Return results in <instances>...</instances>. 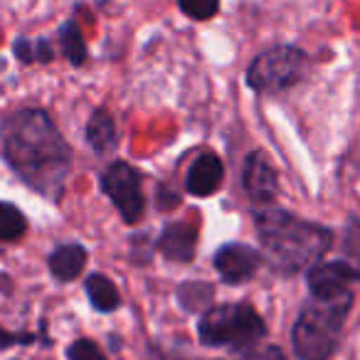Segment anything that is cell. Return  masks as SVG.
I'll list each match as a JSON object with an SVG mask.
<instances>
[{"label":"cell","mask_w":360,"mask_h":360,"mask_svg":"<svg viewBox=\"0 0 360 360\" xmlns=\"http://www.w3.org/2000/svg\"><path fill=\"white\" fill-rule=\"evenodd\" d=\"M3 155L32 191L47 198L65 193L72 153L45 111L22 109L8 116L3 124Z\"/></svg>","instance_id":"1"},{"label":"cell","mask_w":360,"mask_h":360,"mask_svg":"<svg viewBox=\"0 0 360 360\" xmlns=\"http://www.w3.org/2000/svg\"><path fill=\"white\" fill-rule=\"evenodd\" d=\"M259 242L271 264L281 271H299L316 266V262L330 250V230L306 222L279 207H262L255 215Z\"/></svg>","instance_id":"2"},{"label":"cell","mask_w":360,"mask_h":360,"mask_svg":"<svg viewBox=\"0 0 360 360\" xmlns=\"http://www.w3.org/2000/svg\"><path fill=\"white\" fill-rule=\"evenodd\" d=\"M350 304V291L326 299L311 296L294 326V350L299 360H328L333 355Z\"/></svg>","instance_id":"3"},{"label":"cell","mask_w":360,"mask_h":360,"mask_svg":"<svg viewBox=\"0 0 360 360\" xmlns=\"http://www.w3.org/2000/svg\"><path fill=\"white\" fill-rule=\"evenodd\" d=\"M198 330L202 343L212 348H220V345L247 348L264 338L266 326L250 304H222L202 314Z\"/></svg>","instance_id":"4"},{"label":"cell","mask_w":360,"mask_h":360,"mask_svg":"<svg viewBox=\"0 0 360 360\" xmlns=\"http://www.w3.org/2000/svg\"><path fill=\"white\" fill-rule=\"evenodd\" d=\"M309 57L296 47H271L252 62L247 82L259 94H276L304 79Z\"/></svg>","instance_id":"5"},{"label":"cell","mask_w":360,"mask_h":360,"mask_svg":"<svg viewBox=\"0 0 360 360\" xmlns=\"http://www.w3.org/2000/svg\"><path fill=\"white\" fill-rule=\"evenodd\" d=\"M101 191L109 195L114 207L121 212L126 222H139L143 215V193H141V178L129 163H111L101 173Z\"/></svg>","instance_id":"6"},{"label":"cell","mask_w":360,"mask_h":360,"mask_svg":"<svg viewBox=\"0 0 360 360\" xmlns=\"http://www.w3.org/2000/svg\"><path fill=\"white\" fill-rule=\"evenodd\" d=\"M259 266L257 250L247 245H225L215 252V269L227 284H245L255 276Z\"/></svg>","instance_id":"7"},{"label":"cell","mask_w":360,"mask_h":360,"mask_svg":"<svg viewBox=\"0 0 360 360\" xmlns=\"http://www.w3.org/2000/svg\"><path fill=\"white\" fill-rule=\"evenodd\" d=\"M242 186H245L247 195L259 205H269L276 195V170L264 158V153H252L242 170Z\"/></svg>","instance_id":"8"},{"label":"cell","mask_w":360,"mask_h":360,"mask_svg":"<svg viewBox=\"0 0 360 360\" xmlns=\"http://www.w3.org/2000/svg\"><path fill=\"white\" fill-rule=\"evenodd\" d=\"M222 160L217 158L215 153L205 150L200 153L195 160H193L191 170H188V178H186V188L191 195H198V198H207L220 188L222 183Z\"/></svg>","instance_id":"9"},{"label":"cell","mask_w":360,"mask_h":360,"mask_svg":"<svg viewBox=\"0 0 360 360\" xmlns=\"http://www.w3.org/2000/svg\"><path fill=\"white\" fill-rule=\"evenodd\" d=\"M353 279L350 269L343 262H326V264H316L309 271V289L311 296H338L348 291V281Z\"/></svg>","instance_id":"10"},{"label":"cell","mask_w":360,"mask_h":360,"mask_svg":"<svg viewBox=\"0 0 360 360\" xmlns=\"http://www.w3.org/2000/svg\"><path fill=\"white\" fill-rule=\"evenodd\" d=\"M195 245H198V230L193 225H168L160 235V252H163L168 259H178V262H191L195 255Z\"/></svg>","instance_id":"11"},{"label":"cell","mask_w":360,"mask_h":360,"mask_svg":"<svg viewBox=\"0 0 360 360\" xmlns=\"http://www.w3.org/2000/svg\"><path fill=\"white\" fill-rule=\"evenodd\" d=\"M86 264V252L79 245H62L52 252L50 269L60 281H72L79 276V271Z\"/></svg>","instance_id":"12"},{"label":"cell","mask_w":360,"mask_h":360,"mask_svg":"<svg viewBox=\"0 0 360 360\" xmlns=\"http://www.w3.org/2000/svg\"><path fill=\"white\" fill-rule=\"evenodd\" d=\"M86 141H89L91 150L99 155H106L116 148L119 139H116V126H114V119L109 116V111H96L91 116L89 126H86Z\"/></svg>","instance_id":"13"},{"label":"cell","mask_w":360,"mask_h":360,"mask_svg":"<svg viewBox=\"0 0 360 360\" xmlns=\"http://www.w3.org/2000/svg\"><path fill=\"white\" fill-rule=\"evenodd\" d=\"M86 294H89L96 311L109 314V311L119 309V291H116L114 281L106 279L104 274H91L86 279Z\"/></svg>","instance_id":"14"},{"label":"cell","mask_w":360,"mask_h":360,"mask_svg":"<svg viewBox=\"0 0 360 360\" xmlns=\"http://www.w3.org/2000/svg\"><path fill=\"white\" fill-rule=\"evenodd\" d=\"M340 262L350 269L353 279H360V222L348 220L343 232V245H340Z\"/></svg>","instance_id":"15"},{"label":"cell","mask_w":360,"mask_h":360,"mask_svg":"<svg viewBox=\"0 0 360 360\" xmlns=\"http://www.w3.org/2000/svg\"><path fill=\"white\" fill-rule=\"evenodd\" d=\"M60 47L72 65H84L86 45H84V37H82V30L77 22H65V25L60 27Z\"/></svg>","instance_id":"16"},{"label":"cell","mask_w":360,"mask_h":360,"mask_svg":"<svg viewBox=\"0 0 360 360\" xmlns=\"http://www.w3.org/2000/svg\"><path fill=\"white\" fill-rule=\"evenodd\" d=\"M27 230V222L22 217V212L18 210L15 205L6 202L3 205V215H0V235L6 242H13V240H20Z\"/></svg>","instance_id":"17"},{"label":"cell","mask_w":360,"mask_h":360,"mask_svg":"<svg viewBox=\"0 0 360 360\" xmlns=\"http://www.w3.org/2000/svg\"><path fill=\"white\" fill-rule=\"evenodd\" d=\"M178 6L193 20H207L217 13L220 0H178Z\"/></svg>","instance_id":"18"},{"label":"cell","mask_w":360,"mask_h":360,"mask_svg":"<svg viewBox=\"0 0 360 360\" xmlns=\"http://www.w3.org/2000/svg\"><path fill=\"white\" fill-rule=\"evenodd\" d=\"M15 52L20 55V60H25V62H32V60L47 62V60H52V50H50V45H47L45 40H40V42L20 40L15 45Z\"/></svg>","instance_id":"19"},{"label":"cell","mask_w":360,"mask_h":360,"mask_svg":"<svg viewBox=\"0 0 360 360\" xmlns=\"http://www.w3.org/2000/svg\"><path fill=\"white\" fill-rule=\"evenodd\" d=\"M67 355H70V360H106L104 353L86 338L75 340V343L70 345V350H67Z\"/></svg>","instance_id":"20"},{"label":"cell","mask_w":360,"mask_h":360,"mask_svg":"<svg viewBox=\"0 0 360 360\" xmlns=\"http://www.w3.org/2000/svg\"><path fill=\"white\" fill-rule=\"evenodd\" d=\"M227 360H284V353L274 345H264V348H255L247 350V353L237 355V358H227Z\"/></svg>","instance_id":"21"}]
</instances>
